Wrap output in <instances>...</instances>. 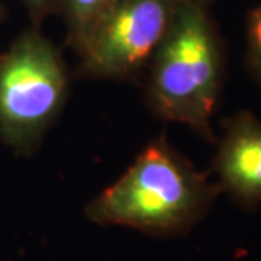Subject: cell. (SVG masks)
Wrapping results in <instances>:
<instances>
[{
  "instance_id": "obj_8",
  "label": "cell",
  "mask_w": 261,
  "mask_h": 261,
  "mask_svg": "<svg viewBox=\"0 0 261 261\" xmlns=\"http://www.w3.org/2000/svg\"><path fill=\"white\" fill-rule=\"evenodd\" d=\"M23 2L28 5L31 12L39 18V16L45 15L48 10H51V8L56 6L57 2H60V0H23Z\"/></svg>"
},
{
  "instance_id": "obj_5",
  "label": "cell",
  "mask_w": 261,
  "mask_h": 261,
  "mask_svg": "<svg viewBox=\"0 0 261 261\" xmlns=\"http://www.w3.org/2000/svg\"><path fill=\"white\" fill-rule=\"evenodd\" d=\"M215 170L221 186L238 203H261V122L251 113H240L226 123Z\"/></svg>"
},
{
  "instance_id": "obj_2",
  "label": "cell",
  "mask_w": 261,
  "mask_h": 261,
  "mask_svg": "<svg viewBox=\"0 0 261 261\" xmlns=\"http://www.w3.org/2000/svg\"><path fill=\"white\" fill-rule=\"evenodd\" d=\"M148 99L167 121L212 137L211 116L222 80V54L209 0H178L167 32L151 58Z\"/></svg>"
},
{
  "instance_id": "obj_4",
  "label": "cell",
  "mask_w": 261,
  "mask_h": 261,
  "mask_svg": "<svg viewBox=\"0 0 261 261\" xmlns=\"http://www.w3.org/2000/svg\"><path fill=\"white\" fill-rule=\"evenodd\" d=\"M178 0H113L83 44L82 73L125 79L148 64L167 32Z\"/></svg>"
},
{
  "instance_id": "obj_6",
  "label": "cell",
  "mask_w": 261,
  "mask_h": 261,
  "mask_svg": "<svg viewBox=\"0 0 261 261\" xmlns=\"http://www.w3.org/2000/svg\"><path fill=\"white\" fill-rule=\"evenodd\" d=\"M68 23L70 42L77 49L93 28L97 19L111 6L113 0H60Z\"/></svg>"
},
{
  "instance_id": "obj_1",
  "label": "cell",
  "mask_w": 261,
  "mask_h": 261,
  "mask_svg": "<svg viewBox=\"0 0 261 261\" xmlns=\"http://www.w3.org/2000/svg\"><path fill=\"white\" fill-rule=\"evenodd\" d=\"M216 195L164 141H155L138 155L126 173L86 207L97 225L128 226L154 237L187 232L207 212Z\"/></svg>"
},
{
  "instance_id": "obj_7",
  "label": "cell",
  "mask_w": 261,
  "mask_h": 261,
  "mask_svg": "<svg viewBox=\"0 0 261 261\" xmlns=\"http://www.w3.org/2000/svg\"><path fill=\"white\" fill-rule=\"evenodd\" d=\"M248 60L261 84V5L252 12L248 22Z\"/></svg>"
},
{
  "instance_id": "obj_3",
  "label": "cell",
  "mask_w": 261,
  "mask_h": 261,
  "mask_svg": "<svg viewBox=\"0 0 261 261\" xmlns=\"http://www.w3.org/2000/svg\"><path fill=\"white\" fill-rule=\"evenodd\" d=\"M67 96V73L53 44L25 32L0 57V141L20 151L37 145Z\"/></svg>"
}]
</instances>
